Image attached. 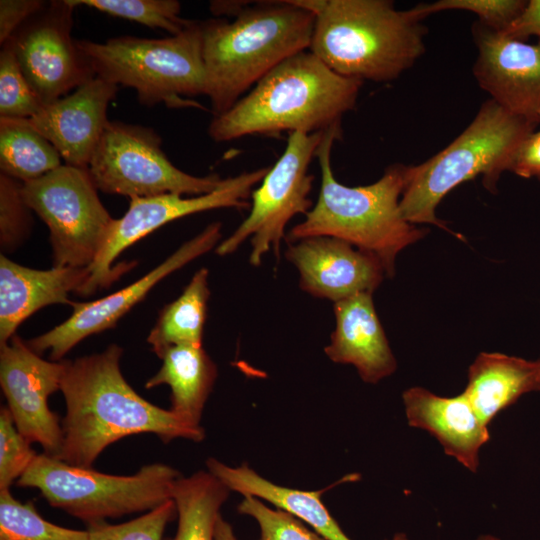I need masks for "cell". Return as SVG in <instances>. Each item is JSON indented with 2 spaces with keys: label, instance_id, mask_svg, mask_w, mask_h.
Here are the masks:
<instances>
[{
  "label": "cell",
  "instance_id": "cell-18",
  "mask_svg": "<svg viewBox=\"0 0 540 540\" xmlns=\"http://www.w3.org/2000/svg\"><path fill=\"white\" fill-rule=\"evenodd\" d=\"M118 86L98 76L43 106L30 124L59 152L65 164L88 168L109 121L107 109Z\"/></svg>",
  "mask_w": 540,
  "mask_h": 540
},
{
  "label": "cell",
  "instance_id": "cell-9",
  "mask_svg": "<svg viewBox=\"0 0 540 540\" xmlns=\"http://www.w3.org/2000/svg\"><path fill=\"white\" fill-rule=\"evenodd\" d=\"M88 168L62 164L22 183L26 205L47 225L54 267H89L115 219L103 206Z\"/></svg>",
  "mask_w": 540,
  "mask_h": 540
},
{
  "label": "cell",
  "instance_id": "cell-26",
  "mask_svg": "<svg viewBox=\"0 0 540 540\" xmlns=\"http://www.w3.org/2000/svg\"><path fill=\"white\" fill-rule=\"evenodd\" d=\"M208 275L207 268L199 269L181 295L160 311L147 337L158 357L173 345H202L210 296Z\"/></svg>",
  "mask_w": 540,
  "mask_h": 540
},
{
  "label": "cell",
  "instance_id": "cell-35",
  "mask_svg": "<svg viewBox=\"0 0 540 540\" xmlns=\"http://www.w3.org/2000/svg\"><path fill=\"white\" fill-rule=\"evenodd\" d=\"M22 182L0 173V240L5 249H12L27 235L31 209L22 193Z\"/></svg>",
  "mask_w": 540,
  "mask_h": 540
},
{
  "label": "cell",
  "instance_id": "cell-40",
  "mask_svg": "<svg viewBox=\"0 0 540 540\" xmlns=\"http://www.w3.org/2000/svg\"><path fill=\"white\" fill-rule=\"evenodd\" d=\"M477 540H501V539H499L496 536L487 534V535L478 536Z\"/></svg>",
  "mask_w": 540,
  "mask_h": 540
},
{
  "label": "cell",
  "instance_id": "cell-30",
  "mask_svg": "<svg viewBox=\"0 0 540 540\" xmlns=\"http://www.w3.org/2000/svg\"><path fill=\"white\" fill-rule=\"evenodd\" d=\"M8 45L0 52V118L30 119L44 106Z\"/></svg>",
  "mask_w": 540,
  "mask_h": 540
},
{
  "label": "cell",
  "instance_id": "cell-13",
  "mask_svg": "<svg viewBox=\"0 0 540 540\" xmlns=\"http://www.w3.org/2000/svg\"><path fill=\"white\" fill-rule=\"evenodd\" d=\"M74 8L68 0L46 3L3 44L45 105L96 76L71 35Z\"/></svg>",
  "mask_w": 540,
  "mask_h": 540
},
{
  "label": "cell",
  "instance_id": "cell-14",
  "mask_svg": "<svg viewBox=\"0 0 540 540\" xmlns=\"http://www.w3.org/2000/svg\"><path fill=\"white\" fill-rule=\"evenodd\" d=\"M221 226L220 222L209 224L149 273L125 288L91 302L72 301L73 313L67 320L31 339L27 345L39 355L48 351L52 361L63 360L83 339L114 327L163 278L218 245L222 237Z\"/></svg>",
  "mask_w": 540,
  "mask_h": 540
},
{
  "label": "cell",
  "instance_id": "cell-27",
  "mask_svg": "<svg viewBox=\"0 0 540 540\" xmlns=\"http://www.w3.org/2000/svg\"><path fill=\"white\" fill-rule=\"evenodd\" d=\"M61 159L28 119L0 118L1 173L25 183L58 168Z\"/></svg>",
  "mask_w": 540,
  "mask_h": 540
},
{
  "label": "cell",
  "instance_id": "cell-12",
  "mask_svg": "<svg viewBox=\"0 0 540 540\" xmlns=\"http://www.w3.org/2000/svg\"><path fill=\"white\" fill-rule=\"evenodd\" d=\"M267 170L268 168H260L222 179L216 189L202 195L183 197L180 194L166 193L130 199L128 210L121 218L115 219L104 247L88 267L89 278L78 295L89 296L97 289L109 286L130 270L136 264L134 261L120 263L115 268L112 263L126 248L163 225L212 209L250 208L248 198Z\"/></svg>",
  "mask_w": 540,
  "mask_h": 540
},
{
  "label": "cell",
  "instance_id": "cell-29",
  "mask_svg": "<svg viewBox=\"0 0 540 540\" xmlns=\"http://www.w3.org/2000/svg\"><path fill=\"white\" fill-rule=\"evenodd\" d=\"M75 7L85 5L109 15L162 29L176 35L191 20L180 17L181 4L176 0H68Z\"/></svg>",
  "mask_w": 540,
  "mask_h": 540
},
{
  "label": "cell",
  "instance_id": "cell-42",
  "mask_svg": "<svg viewBox=\"0 0 540 540\" xmlns=\"http://www.w3.org/2000/svg\"><path fill=\"white\" fill-rule=\"evenodd\" d=\"M539 118H540V112H539Z\"/></svg>",
  "mask_w": 540,
  "mask_h": 540
},
{
  "label": "cell",
  "instance_id": "cell-41",
  "mask_svg": "<svg viewBox=\"0 0 540 540\" xmlns=\"http://www.w3.org/2000/svg\"><path fill=\"white\" fill-rule=\"evenodd\" d=\"M538 362H539V364H540V357H539V359H538ZM538 391H540V383H539V389H538Z\"/></svg>",
  "mask_w": 540,
  "mask_h": 540
},
{
  "label": "cell",
  "instance_id": "cell-15",
  "mask_svg": "<svg viewBox=\"0 0 540 540\" xmlns=\"http://www.w3.org/2000/svg\"><path fill=\"white\" fill-rule=\"evenodd\" d=\"M64 369L63 360H44L16 334L0 344V385L15 425L52 457L61 449L63 432L48 397L60 390Z\"/></svg>",
  "mask_w": 540,
  "mask_h": 540
},
{
  "label": "cell",
  "instance_id": "cell-38",
  "mask_svg": "<svg viewBox=\"0 0 540 540\" xmlns=\"http://www.w3.org/2000/svg\"><path fill=\"white\" fill-rule=\"evenodd\" d=\"M499 33L520 41L531 35L540 38V0L527 1L521 13Z\"/></svg>",
  "mask_w": 540,
  "mask_h": 540
},
{
  "label": "cell",
  "instance_id": "cell-19",
  "mask_svg": "<svg viewBox=\"0 0 540 540\" xmlns=\"http://www.w3.org/2000/svg\"><path fill=\"white\" fill-rule=\"evenodd\" d=\"M402 399L410 427L427 431L446 455L477 472L481 448L490 440L489 426L463 392L444 397L422 387H411L403 392Z\"/></svg>",
  "mask_w": 540,
  "mask_h": 540
},
{
  "label": "cell",
  "instance_id": "cell-1",
  "mask_svg": "<svg viewBox=\"0 0 540 540\" xmlns=\"http://www.w3.org/2000/svg\"><path fill=\"white\" fill-rule=\"evenodd\" d=\"M122 354L120 346L111 344L101 353L63 360L60 391L66 412L61 420L63 441L55 458L92 468L109 445L141 433L154 434L164 443L177 438L204 440L203 427L188 426L169 409L136 393L121 373Z\"/></svg>",
  "mask_w": 540,
  "mask_h": 540
},
{
  "label": "cell",
  "instance_id": "cell-2",
  "mask_svg": "<svg viewBox=\"0 0 540 540\" xmlns=\"http://www.w3.org/2000/svg\"><path fill=\"white\" fill-rule=\"evenodd\" d=\"M363 81L341 76L309 49L283 60L228 111L213 116L215 142L248 135L317 133L341 127L354 108Z\"/></svg>",
  "mask_w": 540,
  "mask_h": 540
},
{
  "label": "cell",
  "instance_id": "cell-36",
  "mask_svg": "<svg viewBox=\"0 0 540 540\" xmlns=\"http://www.w3.org/2000/svg\"><path fill=\"white\" fill-rule=\"evenodd\" d=\"M46 2L41 0H1L0 1V43L3 45L32 16L38 13Z\"/></svg>",
  "mask_w": 540,
  "mask_h": 540
},
{
  "label": "cell",
  "instance_id": "cell-24",
  "mask_svg": "<svg viewBox=\"0 0 540 540\" xmlns=\"http://www.w3.org/2000/svg\"><path fill=\"white\" fill-rule=\"evenodd\" d=\"M159 358L162 365L145 383V388L168 385L169 410L188 426L202 427L203 410L218 375L216 364L202 345H173Z\"/></svg>",
  "mask_w": 540,
  "mask_h": 540
},
{
  "label": "cell",
  "instance_id": "cell-28",
  "mask_svg": "<svg viewBox=\"0 0 540 540\" xmlns=\"http://www.w3.org/2000/svg\"><path fill=\"white\" fill-rule=\"evenodd\" d=\"M0 540H90V535L47 521L32 502L22 503L5 489L0 490Z\"/></svg>",
  "mask_w": 540,
  "mask_h": 540
},
{
  "label": "cell",
  "instance_id": "cell-16",
  "mask_svg": "<svg viewBox=\"0 0 540 540\" xmlns=\"http://www.w3.org/2000/svg\"><path fill=\"white\" fill-rule=\"evenodd\" d=\"M478 56L473 74L491 100L519 117L540 123V41L528 44L473 26Z\"/></svg>",
  "mask_w": 540,
  "mask_h": 540
},
{
  "label": "cell",
  "instance_id": "cell-34",
  "mask_svg": "<svg viewBox=\"0 0 540 540\" xmlns=\"http://www.w3.org/2000/svg\"><path fill=\"white\" fill-rule=\"evenodd\" d=\"M18 431L7 406L0 409V490L10 489L31 465L37 454Z\"/></svg>",
  "mask_w": 540,
  "mask_h": 540
},
{
  "label": "cell",
  "instance_id": "cell-39",
  "mask_svg": "<svg viewBox=\"0 0 540 540\" xmlns=\"http://www.w3.org/2000/svg\"><path fill=\"white\" fill-rule=\"evenodd\" d=\"M215 540H238L234 534L233 528L222 516L216 523Z\"/></svg>",
  "mask_w": 540,
  "mask_h": 540
},
{
  "label": "cell",
  "instance_id": "cell-4",
  "mask_svg": "<svg viewBox=\"0 0 540 540\" xmlns=\"http://www.w3.org/2000/svg\"><path fill=\"white\" fill-rule=\"evenodd\" d=\"M340 135L341 127L326 132L316 152L321 171L318 200L304 220L288 232L285 241L312 236L344 240L378 257L391 277L397 254L426 234L407 222L400 211L409 166L394 164L370 185L346 186L337 181L331 166L332 146Z\"/></svg>",
  "mask_w": 540,
  "mask_h": 540
},
{
  "label": "cell",
  "instance_id": "cell-5",
  "mask_svg": "<svg viewBox=\"0 0 540 540\" xmlns=\"http://www.w3.org/2000/svg\"><path fill=\"white\" fill-rule=\"evenodd\" d=\"M315 14L309 50L337 74L391 81L425 51L426 27L388 0H300Z\"/></svg>",
  "mask_w": 540,
  "mask_h": 540
},
{
  "label": "cell",
  "instance_id": "cell-37",
  "mask_svg": "<svg viewBox=\"0 0 540 540\" xmlns=\"http://www.w3.org/2000/svg\"><path fill=\"white\" fill-rule=\"evenodd\" d=\"M510 171L524 178L540 179V130L533 131L520 145Z\"/></svg>",
  "mask_w": 540,
  "mask_h": 540
},
{
  "label": "cell",
  "instance_id": "cell-33",
  "mask_svg": "<svg viewBox=\"0 0 540 540\" xmlns=\"http://www.w3.org/2000/svg\"><path fill=\"white\" fill-rule=\"evenodd\" d=\"M523 0H439L431 4H419L409 9L410 14L421 21L428 15L451 9L467 10L478 15L482 24L500 32L524 9Z\"/></svg>",
  "mask_w": 540,
  "mask_h": 540
},
{
  "label": "cell",
  "instance_id": "cell-21",
  "mask_svg": "<svg viewBox=\"0 0 540 540\" xmlns=\"http://www.w3.org/2000/svg\"><path fill=\"white\" fill-rule=\"evenodd\" d=\"M88 267L39 270L0 256V344L8 342L20 324L41 308L69 304L89 278Z\"/></svg>",
  "mask_w": 540,
  "mask_h": 540
},
{
  "label": "cell",
  "instance_id": "cell-23",
  "mask_svg": "<svg viewBox=\"0 0 540 540\" xmlns=\"http://www.w3.org/2000/svg\"><path fill=\"white\" fill-rule=\"evenodd\" d=\"M540 364L498 352H481L469 366L463 393L489 426L522 395L538 391Z\"/></svg>",
  "mask_w": 540,
  "mask_h": 540
},
{
  "label": "cell",
  "instance_id": "cell-3",
  "mask_svg": "<svg viewBox=\"0 0 540 540\" xmlns=\"http://www.w3.org/2000/svg\"><path fill=\"white\" fill-rule=\"evenodd\" d=\"M236 1L232 20L202 21L206 96L213 116L228 111L264 75L308 50L315 14L299 0Z\"/></svg>",
  "mask_w": 540,
  "mask_h": 540
},
{
  "label": "cell",
  "instance_id": "cell-22",
  "mask_svg": "<svg viewBox=\"0 0 540 540\" xmlns=\"http://www.w3.org/2000/svg\"><path fill=\"white\" fill-rule=\"evenodd\" d=\"M207 470L230 491L257 497L295 515L325 540H352L331 516L321 500L323 491H307L281 486L264 478L247 463L229 466L216 458L206 461ZM391 540H409L397 533Z\"/></svg>",
  "mask_w": 540,
  "mask_h": 540
},
{
  "label": "cell",
  "instance_id": "cell-31",
  "mask_svg": "<svg viewBox=\"0 0 540 540\" xmlns=\"http://www.w3.org/2000/svg\"><path fill=\"white\" fill-rule=\"evenodd\" d=\"M237 510L258 523L259 540H325L295 515L280 508H270L257 497L243 496Z\"/></svg>",
  "mask_w": 540,
  "mask_h": 540
},
{
  "label": "cell",
  "instance_id": "cell-17",
  "mask_svg": "<svg viewBox=\"0 0 540 540\" xmlns=\"http://www.w3.org/2000/svg\"><path fill=\"white\" fill-rule=\"evenodd\" d=\"M287 244L285 257L299 273L300 288L316 298L336 303L373 293L386 275L378 257L335 237L312 236Z\"/></svg>",
  "mask_w": 540,
  "mask_h": 540
},
{
  "label": "cell",
  "instance_id": "cell-7",
  "mask_svg": "<svg viewBox=\"0 0 540 540\" xmlns=\"http://www.w3.org/2000/svg\"><path fill=\"white\" fill-rule=\"evenodd\" d=\"M202 40V22L191 20L183 31L165 38L125 35L76 43L96 76L135 89L141 104L203 108L185 99L207 92Z\"/></svg>",
  "mask_w": 540,
  "mask_h": 540
},
{
  "label": "cell",
  "instance_id": "cell-32",
  "mask_svg": "<svg viewBox=\"0 0 540 540\" xmlns=\"http://www.w3.org/2000/svg\"><path fill=\"white\" fill-rule=\"evenodd\" d=\"M176 513L175 502L170 499L133 520L120 524L95 522L87 530L90 540H163L165 528Z\"/></svg>",
  "mask_w": 540,
  "mask_h": 540
},
{
  "label": "cell",
  "instance_id": "cell-6",
  "mask_svg": "<svg viewBox=\"0 0 540 540\" xmlns=\"http://www.w3.org/2000/svg\"><path fill=\"white\" fill-rule=\"evenodd\" d=\"M537 125L491 99L486 101L447 147L420 165L409 166L399 203L403 218L411 224L429 223L457 235L436 217L438 204L456 186L480 174L485 188L495 191L501 173L510 171L520 145Z\"/></svg>",
  "mask_w": 540,
  "mask_h": 540
},
{
  "label": "cell",
  "instance_id": "cell-8",
  "mask_svg": "<svg viewBox=\"0 0 540 540\" xmlns=\"http://www.w3.org/2000/svg\"><path fill=\"white\" fill-rule=\"evenodd\" d=\"M181 476L164 463L144 465L130 476L111 475L43 453L35 457L16 483L38 489L51 506L89 525L159 506L172 499L174 485Z\"/></svg>",
  "mask_w": 540,
  "mask_h": 540
},
{
  "label": "cell",
  "instance_id": "cell-20",
  "mask_svg": "<svg viewBox=\"0 0 540 540\" xmlns=\"http://www.w3.org/2000/svg\"><path fill=\"white\" fill-rule=\"evenodd\" d=\"M335 329L324 348L327 357L354 366L360 378L376 384L392 375L397 362L377 316L372 293L334 303Z\"/></svg>",
  "mask_w": 540,
  "mask_h": 540
},
{
  "label": "cell",
  "instance_id": "cell-10",
  "mask_svg": "<svg viewBox=\"0 0 540 540\" xmlns=\"http://www.w3.org/2000/svg\"><path fill=\"white\" fill-rule=\"evenodd\" d=\"M152 128L108 121L88 165L98 190L130 199L166 193L202 195L216 189L217 175L198 177L174 166Z\"/></svg>",
  "mask_w": 540,
  "mask_h": 540
},
{
  "label": "cell",
  "instance_id": "cell-25",
  "mask_svg": "<svg viewBox=\"0 0 540 540\" xmlns=\"http://www.w3.org/2000/svg\"><path fill=\"white\" fill-rule=\"evenodd\" d=\"M230 490L211 472L197 471L177 479L172 499L178 514L175 536L170 540H215L220 509Z\"/></svg>",
  "mask_w": 540,
  "mask_h": 540
},
{
  "label": "cell",
  "instance_id": "cell-11",
  "mask_svg": "<svg viewBox=\"0 0 540 540\" xmlns=\"http://www.w3.org/2000/svg\"><path fill=\"white\" fill-rule=\"evenodd\" d=\"M326 132L289 133L284 152L268 168L261 185L252 191L248 216L217 245L218 255L232 254L249 239L251 265L259 266L270 250L279 257L289 221L298 214L305 215L313 207L309 194L314 177L309 173V166Z\"/></svg>",
  "mask_w": 540,
  "mask_h": 540
}]
</instances>
